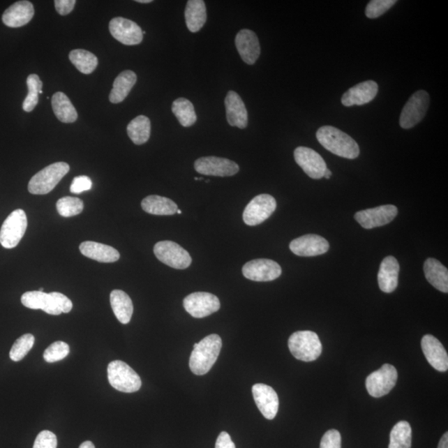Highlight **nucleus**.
I'll return each instance as SVG.
<instances>
[{
    "label": "nucleus",
    "instance_id": "18",
    "mask_svg": "<svg viewBox=\"0 0 448 448\" xmlns=\"http://www.w3.org/2000/svg\"><path fill=\"white\" fill-rule=\"evenodd\" d=\"M252 390L255 403L262 415L267 419H274L279 408V398L276 391L264 384H254Z\"/></svg>",
    "mask_w": 448,
    "mask_h": 448
},
{
    "label": "nucleus",
    "instance_id": "41",
    "mask_svg": "<svg viewBox=\"0 0 448 448\" xmlns=\"http://www.w3.org/2000/svg\"><path fill=\"white\" fill-rule=\"evenodd\" d=\"M396 3V0H372L368 3L366 15L368 19H376L385 14Z\"/></svg>",
    "mask_w": 448,
    "mask_h": 448
},
{
    "label": "nucleus",
    "instance_id": "7",
    "mask_svg": "<svg viewBox=\"0 0 448 448\" xmlns=\"http://www.w3.org/2000/svg\"><path fill=\"white\" fill-rule=\"evenodd\" d=\"M154 253L161 262L174 269H186L191 265L190 253L174 241H159L154 247Z\"/></svg>",
    "mask_w": 448,
    "mask_h": 448
},
{
    "label": "nucleus",
    "instance_id": "19",
    "mask_svg": "<svg viewBox=\"0 0 448 448\" xmlns=\"http://www.w3.org/2000/svg\"><path fill=\"white\" fill-rule=\"evenodd\" d=\"M329 244L323 237L307 234L292 241L290 249L299 257H315L328 252Z\"/></svg>",
    "mask_w": 448,
    "mask_h": 448
},
{
    "label": "nucleus",
    "instance_id": "8",
    "mask_svg": "<svg viewBox=\"0 0 448 448\" xmlns=\"http://www.w3.org/2000/svg\"><path fill=\"white\" fill-rule=\"evenodd\" d=\"M430 103L427 91H416L408 100L403 109L399 124L403 129H410L424 119L427 113Z\"/></svg>",
    "mask_w": 448,
    "mask_h": 448
},
{
    "label": "nucleus",
    "instance_id": "31",
    "mask_svg": "<svg viewBox=\"0 0 448 448\" xmlns=\"http://www.w3.org/2000/svg\"><path fill=\"white\" fill-rule=\"evenodd\" d=\"M52 107L55 116L64 123H73L77 120L76 108L64 92L59 91L52 96Z\"/></svg>",
    "mask_w": 448,
    "mask_h": 448
},
{
    "label": "nucleus",
    "instance_id": "39",
    "mask_svg": "<svg viewBox=\"0 0 448 448\" xmlns=\"http://www.w3.org/2000/svg\"><path fill=\"white\" fill-rule=\"evenodd\" d=\"M35 338L32 334H25L22 336L13 345L10 357L13 361H20L27 355L34 345Z\"/></svg>",
    "mask_w": 448,
    "mask_h": 448
},
{
    "label": "nucleus",
    "instance_id": "6",
    "mask_svg": "<svg viewBox=\"0 0 448 448\" xmlns=\"http://www.w3.org/2000/svg\"><path fill=\"white\" fill-rule=\"evenodd\" d=\"M28 227L27 215L24 210L16 209L8 215L0 230V244L4 248L17 247L23 239Z\"/></svg>",
    "mask_w": 448,
    "mask_h": 448
},
{
    "label": "nucleus",
    "instance_id": "20",
    "mask_svg": "<svg viewBox=\"0 0 448 448\" xmlns=\"http://www.w3.org/2000/svg\"><path fill=\"white\" fill-rule=\"evenodd\" d=\"M235 45L244 63L253 65L261 54L260 43L257 34L252 30L241 29L237 34Z\"/></svg>",
    "mask_w": 448,
    "mask_h": 448
},
{
    "label": "nucleus",
    "instance_id": "16",
    "mask_svg": "<svg viewBox=\"0 0 448 448\" xmlns=\"http://www.w3.org/2000/svg\"><path fill=\"white\" fill-rule=\"evenodd\" d=\"M297 164L311 179H320L324 177L327 169L326 161L313 149L300 147L294 151Z\"/></svg>",
    "mask_w": 448,
    "mask_h": 448
},
{
    "label": "nucleus",
    "instance_id": "4",
    "mask_svg": "<svg viewBox=\"0 0 448 448\" xmlns=\"http://www.w3.org/2000/svg\"><path fill=\"white\" fill-rule=\"evenodd\" d=\"M70 166L65 162H57L45 167L30 179L29 191L32 195H47L58 186L66 174L69 172Z\"/></svg>",
    "mask_w": 448,
    "mask_h": 448
},
{
    "label": "nucleus",
    "instance_id": "50",
    "mask_svg": "<svg viewBox=\"0 0 448 448\" xmlns=\"http://www.w3.org/2000/svg\"><path fill=\"white\" fill-rule=\"evenodd\" d=\"M136 2L140 3H151L152 0H136Z\"/></svg>",
    "mask_w": 448,
    "mask_h": 448
},
{
    "label": "nucleus",
    "instance_id": "44",
    "mask_svg": "<svg viewBox=\"0 0 448 448\" xmlns=\"http://www.w3.org/2000/svg\"><path fill=\"white\" fill-rule=\"evenodd\" d=\"M92 187L91 179L86 175L75 177L73 180L70 191L73 194H81L82 192L89 191Z\"/></svg>",
    "mask_w": 448,
    "mask_h": 448
},
{
    "label": "nucleus",
    "instance_id": "38",
    "mask_svg": "<svg viewBox=\"0 0 448 448\" xmlns=\"http://www.w3.org/2000/svg\"><path fill=\"white\" fill-rule=\"evenodd\" d=\"M57 210L61 217L69 218L81 214L84 209L82 200L78 197H64L56 204Z\"/></svg>",
    "mask_w": 448,
    "mask_h": 448
},
{
    "label": "nucleus",
    "instance_id": "28",
    "mask_svg": "<svg viewBox=\"0 0 448 448\" xmlns=\"http://www.w3.org/2000/svg\"><path fill=\"white\" fill-rule=\"evenodd\" d=\"M136 81H137V76L130 70H126L118 75L114 81L112 90L109 96L110 102L114 104L122 103L133 89Z\"/></svg>",
    "mask_w": 448,
    "mask_h": 448
},
{
    "label": "nucleus",
    "instance_id": "15",
    "mask_svg": "<svg viewBox=\"0 0 448 448\" xmlns=\"http://www.w3.org/2000/svg\"><path fill=\"white\" fill-rule=\"evenodd\" d=\"M397 214L396 206L388 204L359 211L354 214V218L366 230H372L392 222Z\"/></svg>",
    "mask_w": 448,
    "mask_h": 448
},
{
    "label": "nucleus",
    "instance_id": "32",
    "mask_svg": "<svg viewBox=\"0 0 448 448\" xmlns=\"http://www.w3.org/2000/svg\"><path fill=\"white\" fill-rule=\"evenodd\" d=\"M144 212L154 215H174L177 213V204L168 197L159 195H149L142 202Z\"/></svg>",
    "mask_w": 448,
    "mask_h": 448
},
{
    "label": "nucleus",
    "instance_id": "9",
    "mask_svg": "<svg viewBox=\"0 0 448 448\" xmlns=\"http://www.w3.org/2000/svg\"><path fill=\"white\" fill-rule=\"evenodd\" d=\"M398 372L392 364H385L380 370L371 373L366 379V389L373 398L388 394L396 384Z\"/></svg>",
    "mask_w": 448,
    "mask_h": 448
},
{
    "label": "nucleus",
    "instance_id": "35",
    "mask_svg": "<svg viewBox=\"0 0 448 448\" xmlns=\"http://www.w3.org/2000/svg\"><path fill=\"white\" fill-rule=\"evenodd\" d=\"M69 59L79 72L91 74L98 67V59L89 51L75 50L70 52Z\"/></svg>",
    "mask_w": 448,
    "mask_h": 448
},
{
    "label": "nucleus",
    "instance_id": "27",
    "mask_svg": "<svg viewBox=\"0 0 448 448\" xmlns=\"http://www.w3.org/2000/svg\"><path fill=\"white\" fill-rule=\"evenodd\" d=\"M424 271L426 279L433 287L443 293L448 292V271L440 262L428 258L424 262Z\"/></svg>",
    "mask_w": 448,
    "mask_h": 448
},
{
    "label": "nucleus",
    "instance_id": "42",
    "mask_svg": "<svg viewBox=\"0 0 448 448\" xmlns=\"http://www.w3.org/2000/svg\"><path fill=\"white\" fill-rule=\"evenodd\" d=\"M58 447V439L54 433L42 431L35 439L33 448H57Z\"/></svg>",
    "mask_w": 448,
    "mask_h": 448
},
{
    "label": "nucleus",
    "instance_id": "49",
    "mask_svg": "<svg viewBox=\"0 0 448 448\" xmlns=\"http://www.w3.org/2000/svg\"><path fill=\"white\" fill-rule=\"evenodd\" d=\"M332 174V172L331 170L329 169H327L326 171H324V178H326L327 179H329L331 178Z\"/></svg>",
    "mask_w": 448,
    "mask_h": 448
},
{
    "label": "nucleus",
    "instance_id": "23",
    "mask_svg": "<svg viewBox=\"0 0 448 448\" xmlns=\"http://www.w3.org/2000/svg\"><path fill=\"white\" fill-rule=\"evenodd\" d=\"M226 117L231 126L244 129L248 124V115L244 100L234 91L227 92L225 98Z\"/></svg>",
    "mask_w": 448,
    "mask_h": 448
},
{
    "label": "nucleus",
    "instance_id": "34",
    "mask_svg": "<svg viewBox=\"0 0 448 448\" xmlns=\"http://www.w3.org/2000/svg\"><path fill=\"white\" fill-rule=\"evenodd\" d=\"M172 112L184 127H191L197 121L194 105L186 98L175 100L172 104Z\"/></svg>",
    "mask_w": 448,
    "mask_h": 448
},
{
    "label": "nucleus",
    "instance_id": "24",
    "mask_svg": "<svg viewBox=\"0 0 448 448\" xmlns=\"http://www.w3.org/2000/svg\"><path fill=\"white\" fill-rule=\"evenodd\" d=\"M34 15V7L29 1H19L3 13V24L10 28H20L29 23Z\"/></svg>",
    "mask_w": 448,
    "mask_h": 448
},
{
    "label": "nucleus",
    "instance_id": "53",
    "mask_svg": "<svg viewBox=\"0 0 448 448\" xmlns=\"http://www.w3.org/2000/svg\"><path fill=\"white\" fill-rule=\"evenodd\" d=\"M195 180H199V178L195 177Z\"/></svg>",
    "mask_w": 448,
    "mask_h": 448
},
{
    "label": "nucleus",
    "instance_id": "3",
    "mask_svg": "<svg viewBox=\"0 0 448 448\" xmlns=\"http://www.w3.org/2000/svg\"><path fill=\"white\" fill-rule=\"evenodd\" d=\"M288 347L294 357L305 362L314 361L322 352L318 334L310 331L293 333L289 338Z\"/></svg>",
    "mask_w": 448,
    "mask_h": 448
},
{
    "label": "nucleus",
    "instance_id": "11",
    "mask_svg": "<svg viewBox=\"0 0 448 448\" xmlns=\"http://www.w3.org/2000/svg\"><path fill=\"white\" fill-rule=\"evenodd\" d=\"M184 307L195 318H204L221 309V301L214 294L194 292L184 299Z\"/></svg>",
    "mask_w": 448,
    "mask_h": 448
},
{
    "label": "nucleus",
    "instance_id": "10",
    "mask_svg": "<svg viewBox=\"0 0 448 448\" xmlns=\"http://www.w3.org/2000/svg\"><path fill=\"white\" fill-rule=\"evenodd\" d=\"M276 209V201L269 195H257L250 201L244 211V221L248 226H257L266 221Z\"/></svg>",
    "mask_w": 448,
    "mask_h": 448
},
{
    "label": "nucleus",
    "instance_id": "37",
    "mask_svg": "<svg viewBox=\"0 0 448 448\" xmlns=\"http://www.w3.org/2000/svg\"><path fill=\"white\" fill-rule=\"evenodd\" d=\"M29 94L23 103V109L26 112H31L38 103L39 91L42 90L43 82L37 74H31L27 78Z\"/></svg>",
    "mask_w": 448,
    "mask_h": 448
},
{
    "label": "nucleus",
    "instance_id": "47",
    "mask_svg": "<svg viewBox=\"0 0 448 448\" xmlns=\"http://www.w3.org/2000/svg\"><path fill=\"white\" fill-rule=\"evenodd\" d=\"M438 448H448V433H445L439 442Z\"/></svg>",
    "mask_w": 448,
    "mask_h": 448
},
{
    "label": "nucleus",
    "instance_id": "2",
    "mask_svg": "<svg viewBox=\"0 0 448 448\" xmlns=\"http://www.w3.org/2000/svg\"><path fill=\"white\" fill-rule=\"evenodd\" d=\"M221 349L222 339L216 334L206 336L200 343H195L190 359L191 371L196 375H206L217 361Z\"/></svg>",
    "mask_w": 448,
    "mask_h": 448
},
{
    "label": "nucleus",
    "instance_id": "26",
    "mask_svg": "<svg viewBox=\"0 0 448 448\" xmlns=\"http://www.w3.org/2000/svg\"><path fill=\"white\" fill-rule=\"evenodd\" d=\"M79 249L85 257L99 262H115L120 259V253L116 248L96 241H83Z\"/></svg>",
    "mask_w": 448,
    "mask_h": 448
},
{
    "label": "nucleus",
    "instance_id": "25",
    "mask_svg": "<svg viewBox=\"0 0 448 448\" xmlns=\"http://www.w3.org/2000/svg\"><path fill=\"white\" fill-rule=\"evenodd\" d=\"M399 269L401 267L394 257H386L381 262L379 274H378V283L382 292L391 293L396 290Z\"/></svg>",
    "mask_w": 448,
    "mask_h": 448
},
{
    "label": "nucleus",
    "instance_id": "52",
    "mask_svg": "<svg viewBox=\"0 0 448 448\" xmlns=\"http://www.w3.org/2000/svg\"><path fill=\"white\" fill-rule=\"evenodd\" d=\"M38 291L43 292H45V289L40 288V289L38 290Z\"/></svg>",
    "mask_w": 448,
    "mask_h": 448
},
{
    "label": "nucleus",
    "instance_id": "43",
    "mask_svg": "<svg viewBox=\"0 0 448 448\" xmlns=\"http://www.w3.org/2000/svg\"><path fill=\"white\" fill-rule=\"evenodd\" d=\"M320 448H341V436L336 429L329 430L320 441Z\"/></svg>",
    "mask_w": 448,
    "mask_h": 448
},
{
    "label": "nucleus",
    "instance_id": "36",
    "mask_svg": "<svg viewBox=\"0 0 448 448\" xmlns=\"http://www.w3.org/2000/svg\"><path fill=\"white\" fill-rule=\"evenodd\" d=\"M412 428L406 421H398L390 433L389 448H411Z\"/></svg>",
    "mask_w": 448,
    "mask_h": 448
},
{
    "label": "nucleus",
    "instance_id": "17",
    "mask_svg": "<svg viewBox=\"0 0 448 448\" xmlns=\"http://www.w3.org/2000/svg\"><path fill=\"white\" fill-rule=\"evenodd\" d=\"M21 301L22 304L29 309L42 310L52 315L61 314L57 292H27L22 296Z\"/></svg>",
    "mask_w": 448,
    "mask_h": 448
},
{
    "label": "nucleus",
    "instance_id": "46",
    "mask_svg": "<svg viewBox=\"0 0 448 448\" xmlns=\"http://www.w3.org/2000/svg\"><path fill=\"white\" fill-rule=\"evenodd\" d=\"M215 448H236L230 435L227 432H222L217 438Z\"/></svg>",
    "mask_w": 448,
    "mask_h": 448
},
{
    "label": "nucleus",
    "instance_id": "22",
    "mask_svg": "<svg viewBox=\"0 0 448 448\" xmlns=\"http://www.w3.org/2000/svg\"><path fill=\"white\" fill-rule=\"evenodd\" d=\"M378 91H379V86L375 82H360L345 92L342 96L341 103L345 107L370 103L375 98Z\"/></svg>",
    "mask_w": 448,
    "mask_h": 448
},
{
    "label": "nucleus",
    "instance_id": "5",
    "mask_svg": "<svg viewBox=\"0 0 448 448\" xmlns=\"http://www.w3.org/2000/svg\"><path fill=\"white\" fill-rule=\"evenodd\" d=\"M107 375L110 384L120 392L135 393L142 387V380L138 373L121 360L109 364Z\"/></svg>",
    "mask_w": 448,
    "mask_h": 448
},
{
    "label": "nucleus",
    "instance_id": "13",
    "mask_svg": "<svg viewBox=\"0 0 448 448\" xmlns=\"http://www.w3.org/2000/svg\"><path fill=\"white\" fill-rule=\"evenodd\" d=\"M243 274L246 278L255 282H271L282 275V267L270 259H255L246 263Z\"/></svg>",
    "mask_w": 448,
    "mask_h": 448
},
{
    "label": "nucleus",
    "instance_id": "51",
    "mask_svg": "<svg viewBox=\"0 0 448 448\" xmlns=\"http://www.w3.org/2000/svg\"><path fill=\"white\" fill-rule=\"evenodd\" d=\"M177 213H178V214H182V211L180 210V209H178L177 210Z\"/></svg>",
    "mask_w": 448,
    "mask_h": 448
},
{
    "label": "nucleus",
    "instance_id": "29",
    "mask_svg": "<svg viewBox=\"0 0 448 448\" xmlns=\"http://www.w3.org/2000/svg\"><path fill=\"white\" fill-rule=\"evenodd\" d=\"M114 314L121 324H128L133 318L134 307L133 301L125 292L114 290L110 296Z\"/></svg>",
    "mask_w": 448,
    "mask_h": 448
},
{
    "label": "nucleus",
    "instance_id": "30",
    "mask_svg": "<svg viewBox=\"0 0 448 448\" xmlns=\"http://www.w3.org/2000/svg\"><path fill=\"white\" fill-rule=\"evenodd\" d=\"M187 28L191 33H197L204 27L207 20V12L203 0H190L187 2L186 13Z\"/></svg>",
    "mask_w": 448,
    "mask_h": 448
},
{
    "label": "nucleus",
    "instance_id": "21",
    "mask_svg": "<svg viewBox=\"0 0 448 448\" xmlns=\"http://www.w3.org/2000/svg\"><path fill=\"white\" fill-rule=\"evenodd\" d=\"M421 350L428 362L440 372L448 370V355L447 351L437 338L432 335H426L421 341Z\"/></svg>",
    "mask_w": 448,
    "mask_h": 448
},
{
    "label": "nucleus",
    "instance_id": "1",
    "mask_svg": "<svg viewBox=\"0 0 448 448\" xmlns=\"http://www.w3.org/2000/svg\"><path fill=\"white\" fill-rule=\"evenodd\" d=\"M322 146L334 155L354 160L359 156V147L355 140L343 131L331 126H324L316 133Z\"/></svg>",
    "mask_w": 448,
    "mask_h": 448
},
{
    "label": "nucleus",
    "instance_id": "48",
    "mask_svg": "<svg viewBox=\"0 0 448 448\" xmlns=\"http://www.w3.org/2000/svg\"><path fill=\"white\" fill-rule=\"evenodd\" d=\"M79 448H95L94 443L90 441L82 442Z\"/></svg>",
    "mask_w": 448,
    "mask_h": 448
},
{
    "label": "nucleus",
    "instance_id": "33",
    "mask_svg": "<svg viewBox=\"0 0 448 448\" xmlns=\"http://www.w3.org/2000/svg\"><path fill=\"white\" fill-rule=\"evenodd\" d=\"M151 124L147 117L139 116L127 126V134L137 146L147 143L151 136Z\"/></svg>",
    "mask_w": 448,
    "mask_h": 448
},
{
    "label": "nucleus",
    "instance_id": "14",
    "mask_svg": "<svg viewBox=\"0 0 448 448\" xmlns=\"http://www.w3.org/2000/svg\"><path fill=\"white\" fill-rule=\"evenodd\" d=\"M110 33L125 45H140L143 40V31L137 24L125 17H114L109 24Z\"/></svg>",
    "mask_w": 448,
    "mask_h": 448
},
{
    "label": "nucleus",
    "instance_id": "12",
    "mask_svg": "<svg viewBox=\"0 0 448 448\" xmlns=\"http://www.w3.org/2000/svg\"><path fill=\"white\" fill-rule=\"evenodd\" d=\"M195 169L201 174L227 177L239 173V166L226 158L207 156L197 159L195 163Z\"/></svg>",
    "mask_w": 448,
    "mask_h": 448
},
{
    "label": "nucleus",
    "instance_id": "40",
    "mask_svg": "<svg viewBox=\"0 0 448 448\" xmlns=\"http://www.w3.org/2000/svg\"><path fill=\"white\" fill-rule=\"evenodd\" d=\"M69 352L70 348L67 343L57 341L47 347L43 354V358L47 363H54L67 357Z\"/></svg>",
    "mask_w": 448,
    "mask_h": 448
},
{
    "label": "nucleus",
    "instance_id": "45",
    "mask_svg": "<svg viewBox=\"0 0 448 448\" xmlns=\"http://www.w3.org/2000/svg\"><path fill=\"white\" fill-rule=\"evenodd\" d=\"M57 12L60 15H68L73 10L76 1L75 0H56L54 2Z\"/></svg>",
    "mask_w": 448,
    "mask_h": 448
}]
</instances>
